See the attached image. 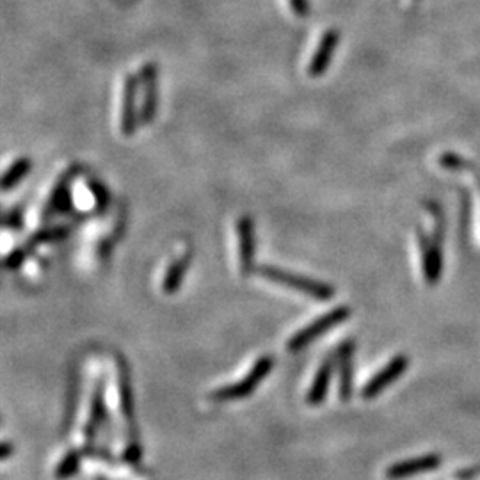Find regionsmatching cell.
<instances>
[{
  "label": "cell",
  "mask_w": 480,
  "mask_h": 480,
  "mask_svg": "<svg viewBox=\"0 0 480 480\" xmlns=\"http://www.w3.org/2000/svg\"><path fill=\"white\" fill-rule=\"evenodd\" d=\"M256 272L262 277L270 281H276V283L283 284V287L292 288L301 294H306V296L313 297L317 301H329L335 296V288L329 283L324 281L311 280V277L299 276V274H294L290 270L280 269V267L274 265H258L256 267Z\"/></svg>",
  "instance_id": "cell-1"
},
{
  "label": "cell",
  "mask_w": 480,
  "mask_h": 480,
  "mask_svg": "<svg viewBox=\"0 0 480 480\" xmlns=\"http://www.w3.org/2000/svg\"><path fill=\"white\" fill-rule=\"evenodd\" d=\"M274 366V358L270 354H263L258 361L253 365V368L249 370L248 376L244 379L236 380V383L226 384V386H221V388L214 390L210 393V399L215 400V402H229V400H240L246 399L248 395H251L258 384L265 379L267 376L270 373Z\"/></svg>",
  "instance_id": "cell-2"
},
{
  "label": "cell",
  "mask_w": 480,
  "mask_h": 480,
  "mask_svg": "<svg viewBox=\"0 0 480 480\" xmlns=\"http://www.w3.org/2000/svg\"><path fill=\"white\" fill-rule=\"evenodd\" d=\"M349 317H351V308H347V306H338V308H335V310L328 311V313H324L322 317H318L317 320L310 322L306 328L297 331L296 335L288 340V344H287L288 351H292V352L301 351V349H304L306 345H310L315 338L322 336L324 332L331 331L332 328H336L338 324L345 322Z\"/></svg>",
  "instance_id": "cell-3"
},
{
  "label": "cell",
  "mask_w": 480,
  "mask_h": 480,
  "mask_svg": "<svg viewBox=\"0 0 480 480\" xmlns=\"http://www.w3.org/2000/svg\"><path fill=\"white\" fill-rule=\"evenodd\" d=\"M139 88L143 100H140V125H150L157 118L159 112V66L155 63H146L139 70Z\"/></svg>",
  "instance_id": "cell-4"
},
{
  "label": "cell",
  "mask_w": 480,
  "mask_h": 480,
  "mask_svg": "<svg viewBox=\"0 0 480 480\" xmlns=\"http://www.w3.org/2000/svg\"><path fill=\"white\" fill-rule=\"evenodd\" d=\"M139 77L126 75L123 80L121 92V116H119V128L125 137L136 133L140 125V111L137 109V91H139Z\"/></svg>",
  "instance_id": "cell-5"
},
{
  "label": "cell",
  "mask_w": 480,
  "mask_h": 480,
  "mask_svg": "<svg viewBox=\"0 0 480 480\" xmlns=\"http://www.w3.org/2000/svg\"><path fill=\"white\" fill-rule=\"evenodd\" d=\"M407 365H409V359L404 354H397L395 358L390 359L388 365H384L383 368L365 384V388H363L361 392L363 399L365 400L376 399L380 392H384V390L388 388L393 380H397L404 372H406Z\"/></svg>",
  "instance_id": "cell-6"
},
{
  "label": "cell",
  "mask_w": 480,
  "mask_h": 480,
  "mask_svg": "<svg viewBox=\"0 0 480 480\" xmlns=\"http://www.w3.org/2000/svg\"><path fill=\"white\" fill-rule=\"evenodd\" d=\"M338 43H340V32L332 27V29H328L324 34H322L320 41H318L317 48H315L313 56H311L310 63H308V75L311 78H318L329 70L332 63V57H335L336 48H338Z\"/></svg>",
  "instance_id": "cell-7"
},
{
  "label": "cell",
  "mask_w": 480,
  "mask_h": 480,
  "mask_svg": "<svg viewBox=\"0 0 480 480\" xmlns=\"http://www.w3.org/2000/svg\"><path fill=\"white\" fill-rule=\"evenodd\" d=\"M418 249H420L421 256V272L427 283L434 284L440 280L441 267H443V258H441V248L440 242L432 239V236H425L424 233L418 232Z\"/></svg>",
  "instance_id": "cell-8"
},
{
  "label": "cell",
  "mask_w": 480,
  "mask_h": 480,
  "mask_svg": "<svg viewBox=\"0 0 480 480\" xmlns=\"http://www.w3.org/2000/svg\"><path fill=\"white\" fill-rule=\"evenodd\" d=\"M236 236H239V260L242 276H249L255 269V229L249 215H242L236 221Z\"/></svg>",
  "instance_id": "cell-9"
},
{
  "label": "cell",
  "mask_w": 480,
  "mask_h": 480,
  "mask_svg": "<svg viewBox=\"0 0 480 480\" xmlns=\"http://www.w3.org/2000/svg\"><path fill=\"white\" fill-rule=\"evenodd\" d=\"M352 358H354V342H342L340 347L336 349L335 359L338 368V395L340 400L347 402L352 397Z\"/></svg>",
  "instance_id": "cell-10"
},
{
  "label": "cell",
  "mask_w": 480,
  "mask_h": 480,
  "mask_svg": "<svg viewBox=\"0 0 480 480\" xmlns=\"http://www.w3.org/2000/svg\"><path fill=\"white\" fill-rule=\"evenodd\" d=\"M78 167H70L63 176L59 178V181L54 187L52 194L48 198L47 207H44V219H50L54 214H64V212H70L73 208V203H71V192H70V185L71 180L77 176Z\"/></svg>",
  "instance_id": "cell-11"
},
{
  "label": "cell",
  "mask_w": 480,
  "mask_h": 480,
  "mask_svg": "<svg viewBox=\"0 0 480 480\" xmlns=\"http://www.w3.org/2000/svg\"><path fill=\"white\" fill-rule=\"evenodd\" d=\"M441 464V459L438 455H424V457L416 459H407V461L395 462V464L390 466L386 469V476L390 480H399V479H407V476L420 475V473H427L436 469Z\"/></svg>",
  "instance_id": "cell-12"
},
{
  "label": "cell",
  "mask_w": 480,
  "mask_h": 480,
  "mask_svg": "<svg viewBox=\"0 0 480 480\" xmlns=\"http://www.w3.org/2000/svg\"><path fill=\"white\" fill-rule=\"evenodd\" d=\"M335 354L325 356L322 365L318 366V372L315 376L313 384H311L310 392L306 393V402L310 406H320L322 402L325 400L329 392V384H331V377L332 372H335Z\"/></svg>",
  "instance_id": "cell-13"
},
{
  "label": "cell",
  "mask_w": 480,
  "mask_h": 480,
  "mask_svg": "<svg viewBox=\"0 0 480 480\" xmlns=\"http://www.w3.org/2000/svg\"><path fill=\"white\" fill-rule=\"evenodd\" d=\"M191 260H192L191 253H184L180 258H176L169 265V269H167L166 276H164V281H162V290L167 294V296L176 294L178 290H180L181 281H184L185 274H187V270H188V265H191Z\"/></svg>",
  "instance_id": "cell-14"
},
{
  "label": "cell",
  "mask_w": 480,
  "mask_h": 480,
  "mask_svg": "<svg viewBox=\"0 0 480 480\" xmlns=\"http://www.w3.org/2000/svg\"><path fill=\"white\" fill-rule=\"evenodd\" d=\"M105 418V399H104V380L96 383L95 393H92L91 400V414H89V421L84 428V434L91 440L95 436V432L102 425Z\"/></svg>",
  "instance_id": "cell-15"
},
{
  "label": "cell",
  "mask_w": 480,
  "mask_h": 480,
  "mask_svg": "<svg viewBox=\"0 0 480 480\" xmlns=\"http://www.w3.org/2000/svg\"><path fill=\"white\" fill-rule=\"evenodd\" d=\"M32 169V160L29 157H20L16 159L8 169L4 171V176H2V191H11L15 188L27 174Z\"/></svg>",
  "instance_id": "cell-16"
},
{
  "label": "cell",
  "mask_w": 480,
  "mask_h": 480,
  "mask_svg": "<svg viewBox=\"0 0 480 480\" xmlns=\"http://www.w3.org/2000/svg\"><path fill=\"white\" fill-rule=\"evenodd\" d=\"M119 397H121L123 416L128 421L133 420V395L132 383H130V372L123 361H119Z\"/></svg>",
  "instance_id": "cell-17"
},
{
  "label": "cell",
  "mask_w": 480,
  "mask_h": 480,
  "mask_svg": "<svg viewBox=\"0 0 480 480\" xmlns=\"http://www.w3.org/2000/svg\"><path fill=\"white\" fill-rule=\"evenodd\" d=\"M82 454H84L82 450H70V452H68V454L63 457V461L57 464L56 473H54V475H56V479L66 480V479H70V476L77 475L78 466H80Z\"/></svg>",
  "instance_id": "cell-18"
},
{
  "label": "cell",
  "mask_w": 480,
  "mask_h": 480,
  "mask_svg": "<svg viewBox=\"0 0 480 480\" xmlns=\"http://www.w3.org/2000/svg\"><path fill=\"white\" fill-rule=\"evenodd\" d=\"M70 233L68 226H59V228H43L36 233V235L30 239V244L27 246L29 249L36 248L37 244H43V242H52V240H59L63 236H66Z\"/></svg>",
  "instance_id": "cell-19"
},
{
  "label": "cell",
  "mask_w": 480,
  "mask_h": 480,
  "mask_svg": "<svg viewBox=\"0 0 480 480\" xmlns=\"http://www.w3.org/2000/svg\"><path fill=\"white\" fill-rule=\"evenodd\" d=\"M89 191L92 192V196H95V201H96V208H98V212H104L105 208H107L109 205V192L107 188H105V185L102 184V181L98 180H89Z\"/></svg>",
  "instance_id": "cell-20"
},
{
  "label": "cell",
  "mask_w": 480,
  "mask_h": 480,
  "mask_svg": "<svg viewBox=\"0 0 480 480\" xmlns=\"http://www.w3.org/2000/svg\"><path fill=\"white\" fill-rule=\"evenodd\" d=\"M27 251H29V248H20V249H15V251L11 253V255L6 258V262H4V265H6V269H11V270H15L16 267H20L23 263V260H25V256H27Z\"/></svg>",
  "instance_id": "cell-21"
},
{
  "label": "cell",
  "mask_w": 480,
  "mask_h": 480,
  "mask_svg": "<svg viewBox=\"0 0 480 480\" xmlns=\"http://www.w3.org/2000/svg\"><path fill=\"white\" fill-rule=\"evenodd\" d=\"M288 4L297 18H306L310 15V0H288Z\"/></svg>",
  "instance_id": "cell-22"
},
{
  "label": "cell",
  "mask_w": 480,
  "mask_h": 480,
  "mask_svg": "<svg viewBox=\"0 0 480 480\" xmlns=\"http://www.w3.org/2000/svg\"><path fill=\"white\" fill-rule=\"evenodd\" d=\"M4 226L9 229H20L22 228V210L20 208H13L4 215Z\"/></svg>",
  "instance_id": "cell-23"
},
{
  "label": "cell",
  "mask_w": 480,
  "mask_h": 480,
  "mask_svg": "<svg viewBox=\"0 0 480 480\" xmlns=\"http://www.w3.org/2000/svg\"><path fill=\"white\" fill-rule=\"evenodd\" d=\"M140 447L137 443H132L128 448H126L125 452H123V461L126 462H132V464H136V462L140 461Z\"/></svg>",
  "instance_id": "cell-24"
},
{
  "label": "cell",
  "mask_w": 480,
  "mask_h": 480,
  "mask_svg": "<svg viewBox=\"0 0 480 480\" xmlns=\"http://www.w3.org/2000/svg\"><path fill=\"white\" fill-rule=\"evenodd\" d=\"M13 452V445L9 443V441H2V450H0V455H2V459H8L9 455H11Z\"/></svg>",
  "instance_id": "cell-25"
},
{
  "label": "cell",
  "mask_w": 480,
  "mask_h": 480,
  "mask_svg": "<svg viewBox=\"0 0 480 480\" xmlns=\"http://www.w3.org/2000/svg\"><path fill=\"white\" fill-rule=\"evenodd\" d=\"M475 184H476V188H479V198H480V176H479V174H475Z\"/></svg>",
  "instance_id": "cell-26"
},
{
  "label": "cell",
  "mask_w": 480,
  "mask_h": 480,
  "mask_svg": "<svg viewBox=\"0 0 480 480\" xmlns=\"http://www.w3.org/2000/svg\"><path fill=\"white\" fill-rule=\"evenodd\" d=\"M95 480H107V479H105V476H96Z\"/></svg>",
  "instance_id": "cell-27"
}]
</instances>
